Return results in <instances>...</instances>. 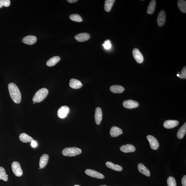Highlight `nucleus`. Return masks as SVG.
<instances>
[{
    "label": "nucleus",
    "instance_id": "24",
    "mask_svg": "<svg viewBox=\"0 0 186 186\" xmlns=\"http://www.w3.org/2000/svg\"><path fill=\"white\" fill-rule=\"evenodd\" d=\"M186 132V123L181 127L178 131L177 136L179 139H182L184 137Z\"/></svg>",
    "mask_w": 186,
    "mask_h": 186
},
{
    "label": "nucleus",
    "instance_id": "4",
    "mask_svg": "<svg viewBox=\"0 0 186 186\" xmlns=\"http://www.w3.org/2000/svg\"><path fill=\"white\" fill-rule=\"evenodd\" d=\"M11 168L13 173L16 176L20 177L22 175L23 171L19 162H13L11 164Z\"/></svg>",
    "mask_w": 186,
    "mask_h": 186
},
{
    "label": "nucleus",
    "instance_id": "15",
    "mask_svg": "<svg viewBox=\"0 0 186 186\" xmlns=\"http://www.w3.org/2000/svg\"><path fill=\"white\" fill-rule=\"evenodd\" d=\"M120 150L124 153H129L134 152L136 149L132 145L127 144L121 146Z\"/></svg>",
    "mask_w": 186,
    "mask_h": 186
},
{
    "label": "nucleus",
    "instance_id": "23",
    "mask_svg": "<svg viewBox=\"0 0 186 186\" xmlns=\"http://www.w3.org/2000/svg\"><path fill=\"white\" fill-rule=\"evenodd\" d=\"M61 58L59 56H55L50 58L47 62L46 65L48 66H52L56 65L60 61Z\"/></svg>",
    "mask_w": 186,
    "mask_h": 186
},
{
    "label": "nucleus",
    "instance_id": "3",
    "mask_svg": "<svg viewBox=\"0 0 186 186\" xmlns=\"http://www.w3.org/2000/svg\"><path fill=\"white\" fill-rule=\"evenodd\" d=\"M82 152L81 149L77 147L67 148L62 151L63 155L67 157H73L80 154Z\"/></svg>",
    "mask_w": 186,
    "mask_h": 186
},
{
    "label": "nucleus",
    "instance_id": "29",
    "mask_svg": "<svg viewBox=\"0 0 186 186\" xmlns=\"http://www.w3.org/2000/svg\"><path fill=\"white\" fill-rule=\"evenodd\" d=\"M69 18L71 20L73 21L81 22L82 21V18L81 16L77 14H73L70 16Z\"/></svg>",
    "mask_w": 186,
    "mask_h": 186
},
{
    "label": "nucleus",
    "instance_id": "7",
    "mask_svg": "<svg viewBox=\"0 0 186 186\" xmlns=\"http://www.w3.org/2000/svg\"><path fill=\"white\" fill-rule=\"evenodd\" d=\"M85 172L87 175L99 179H103L105 178V176L102 174L93 170L87 169Z\"/></svg>",
    "mask_w": 186,
    "mask_h": 186
},
{
    "label": "nucleus",
    "instance_id": "12",
    "mask_svg": "<svg viewBox=\"0 0 186 186\" xmlns=\"http://www.w3.org/2000/svg\"><path fill=\"white\" fill-rule=\"evenodd\" d=\"M90 37V35L88 33H82L77 34L75 38L76 40L79 42H84L88 40Z\"/></svg>",
    "mask_w": 186,
    "mask_h": 186
},
{
    "label": "nucleus",
    "instance_id": "10",
    "mask_svg": "<svg viewBox=\"0 0 186 186\" xmlns=\"http://www.w3.org/2000/svg\"><path fill=\"white\" fill-rule=\"evenodd\" d=\"M69 108L66 106H63L60 108L58 111V116L59 118L63 119L66 118L69 112Z\"/></svg>",
    "mask_w": 186,
    "mask_h": 186
},
{
    "label": "nucleus",
    "instance_id": "32",
    "mask_svg": "<svg viewBox=\"0 0 186 186\" xmlns=\"http://www.w3.org/2000/svg\"><path fill=\"white\" fill-rule=\"evenodd\" d=\"M103 45L105 48L107 49H109L111 46V43H110V41L109 40L105 41Z\"/></svg>",
    "mask_w": 186,
    "mask_h": 186
},
{
    "label": "nucleus",
    "instance_id": "1",
    "mask_svg": "<svg viewBox=\"0 0 186 186\" xmlns=\"http://www.w3.org/2000/svg\"><path fill=\"white\" fill-rule=\"evenodd\" d=\"M8 88L10 97L13 102L17 104L19 103L21 101V94L16 85L13 83H10L8 85Z\"/></svg>",
    "mask_w": 186,
    "mask_h": 186
},
{
    "label": "nucleus",
    "instance_id": "26",
    "mask_svg": "<svg viewBox=\"0 0 186 186\" xmlns=\"http://www.w3.org/2000/svg\"><path fill=\"white\" fill-rule=\"evenodd\" d=\"M115 1L114 0H106L105 1L104 8L105 11L109 12L111 10Z\"/></svg>",
    "mask_w": 186,
    "mask_h": 186
},
{
    "label": "nucleus",
    "instance_id": "11",
    "mask_svg": "<svg viewBox=\"0 0 186 186\" xmlns=\"http://www.w3.org/2000/svg\"><path fill=\"white\" fill-rule=\"evenodd\" d=\"M37 40L36 36L33 35L27 36L22 39V42L25 44L32 45L35 43Z\"/></svg>",
    "mask_w": 186,
    "mask_h": 186
},
{
    "label": "nucleus",
    "instance_id": "8",
    "mask_svg": "<svg viewBox=\"0 0 186 186\" xmlns=\"http://www.w3.org/2000/svg\"><path fill=\"white\" fill-rule=\"evenodd\" d=\"M123 106L127 109H134L139 106V103L136 101L129 100L124 101L123 103Z\"/></svg>",
    "mask_w": 186,
    "mask_h": 186
},
{
    "label": "nucleus",
    "instance_id": "33",
    "mask_svg": "<svg viewBox=\"0 0 186 186\" xmlns=\"http://www.w3.org/2000/svg\"><path fill=\"white\" fill-rule=\"evenodd\" d=\"M181 183L182 186H186V176L185 175L183 176L181 180Z\"/></svg>",
    "mask_w": 186,
    "mask_h": 186
},
{
    "label": "nucleus",
    "instance_id": "16",
    "mask_svg": "<svg viewBox=\"0 0 186 186\" xmlns=\"http://www.w3.org/2000/svg\"><path fill=\"white\" fill-rule=\"evenodd\" d=\"M123 130L120 128L118 127H112L110 131V134L112 137H117L122 134Z\"/></svg>",
    "mask_w": 186,
    "mask_h": 186
},
{
    "label": "nucleus",
    "instance_id": "36",
    "mask_svg": "<svg viewBox=\"0 0 186 186\" xmlns=\"http://www.w3.org/2000/svg\"><path fill=\"white\" fill-rule=\"evenodd\" d=\"M67 1L70 3H73L78 1L77 0H68Z\"/></svg>",
    "mask_w": 186,
    "mask_h": 186
},
{
    "label": "nucleus",
    "instance_id": "5",
    "mask_svg": "<svg viewBox=\"0 0 186 186\" xmlns=\"http://www.w3.org/2000/svg\"><path fill=\"white\" fill-rule=\"evenodd\" d=\"M149 143H150L151 148L153 150H157L159 147V143L157 139L151 135H148L147 136Z\"/></svg>",
    "mask_w": 186,
    "mask_h": 186
},
{
    "label": "nucleus",
    "instance_id": "21",
    "mask_svg": "<svg viewBox=\"0 0 186 186\" xmlns=\"http://www.w3.org/2000/svg\"><path fill=\"white\" fill-rule=\"evenodd\" d=\"M106 166L110 169L114 170V171H122L123 167L119 165L114 164V163L107 162L106 163Z\"/></svg>",
    "mask_w": 186,
    "mask_h": 186
},
{
    "label": "nucleus",
    "instance_id": "6",
    "mask_svg": "<svg viewBox=\"0 0 186 186\" xmlns=\"http://www.w3.org/2000/svg\"><path fill=\"white\" fill-rule=\"evenodd\" d=\"M132 54L135 60L139 63H143L144 58L143 55L137 48H134L133 50Z\"/></svg>",
    "mask_w": 186,
    "mask_h": 186
},
{
    "label": "nucleus",
    "instance_id": "31",
    "mask_svg": "<svg viewBox=\"0 0 186 186\" xmlns=\"http://www.w3.org/2000/svg\"><path fill=\"white\" fill-rule=\"evenodd\" d=\"M177 76L181 79H186V66H184L182 70L180 73L177 74Z\"/></svg>",
    "mask_w": 186,
    "mask_h": 186
},
{
    "label": "nucleus",
    "instance_id": "14",
    "mask_svg": "<svg viewBox=\"0 0 186 186\" xmlns=\"http://www.w3.org/2000/svg\"><path fill=\"white\" fill-rule=\"evenodd\" d=\"M179 124V122L175 120H167L165 121L164 124L165 128L170 129L177 126Z\"/></svg>",
    "mask_w": 186,
    "mask_h": 186
},
{
    "label": "nucleus",
    "instance_id": "30",
    "mask_svg": "<svg viewBox=\"0 0 186 186\" xmlns=\"http://www.w3.org/2000/svg\"><path fill=\"white\" fill-rule=\"evenodd\" d=\"M167 184L168 186H177L175 179L173 177L170 176L167 179Z\"/></svg>",
    "mask_w": 186,
    "mask_h": 186
},
{
    "label": "nucleus",
    "instance_id": "9",
    "mask_svg": "<svg viewBox=\"0 0 186 186\" xmlns=\"http://www.w3.org/2000/svg\"><path fill=\"white\" fill-rule=\"evenodd\" d=\"M166 20V15L165 11L162 10L160 11L157 19V23L158 26L162 27L164 25Z\"/></svg>",
    "mask_w": 186,
    "mask_h": 186
},
{
    "label": "nucleus",
    "instance_id": "18",
    "mask_svg": "<svg viewBox=\"0 0 186 186\" xmlns=\"http://www.w3.org/2000/svg\"><path fill=\"white\" fill-rule=\"evenodd\" d=\"M69 86L73 89H78L81 88L82 86V84L81 81L78 80L72 79L70 80Z\"/></svg>",
    "mask_w": 186,
    "mask_h": 186
},
{
    "label": "nucleus",
    "instance_id": "2",
    "mask_svg": "<svg viewBox=\"0 0 186 186\" xmlns=\"http://www.w3.org/2000/svg\"><path fill=\"white\" fill-rule=\"evenodd\" d=\"M48 90L47 88H41L38 90L34 94L33 99V102L40 103L42 102L46 98L48 94Z\"/></svg>",
    "mask_w": 186,
    "mask_h": 186
},
{
    "label": "nucleus",
    "instance_id": "28",
    "mask_svg": "<svg viewBox=\"0 0 186 186\" xmlns=\"http://www.w3.org/2000/svg\"><path fill=\"white\" fill-rule=\"evenodd\" d=\"M8 176L6 173L5 169L3 167H0V179L6 182L8 180Z\"/></svg>",
    "mask_w": 186,
    "mask_h": 186
},
{
    "label": "nucleus",
    "instance_id": "17",
    "mask_svg": "<svg viewBox=\"0 0 186 186\" xmlns=\"http://www.w3.org/2000/svg\"><path fill=\"white\" fill-rule=\"evenodd\" d=\"M49 158V155L47 154H44L41 156L39 163L40 169H43L46 166Z\"/></svg>",
    "mask_w": 186,
    "mask_h": 186
},
{
    "label": "nucleus",
    "instance_id": "20",
    "mask_svg": "<svg viewBox=\"0 0 186 186\" xmlns=\"http://www.w3.org/2000/svg\"><path fill=\"white\" fill-rule=\"evenodd\" d=\"M19 138L20 140L24 143L31 142L33 140V138L24 133L20 134Z\"/></svg>",
    "mask_w": 186,
    "mask_h": 186
},
{
    "label": "nucleus",
    "instance_id": "37",
    "mask_svg": "<svg viewBox=\"0 0 186 186\" xmlns=\"http://www.w3.org/2000/svg\"><path fill=\"white\" fill-rule=\"evenodd\" d=\"M74 186H80L79 185H74Z\"/></svg>",
    "mask_w": 186,
    "mask_h": 186
},
{
    "label": "nucleus",
    "instance_id": "25",
    "mask_svg": "<svg viewBox=\"0 0 186 186\" xmlns=\"http://www.w3.org/2000/svg\"><path fill=\"white\" fill-rule=\"evenodd\" d=\"M156 4V1L155 0L151 1L149 4L147 13L149 14H152L155 11Z\"/></svg>",
    "mask_w": 186,
    "mask_h": 186
},
{
    "label": "nucleus",
    "instance_id": "27",
    "mask_svg": "<svg viewBox=\"0 0 186 186\" xmlns=\"http://www.w3.org/2000/svg\"><path fill=\"white\" fill-rule=\"evenodd\" d=\"M177 4L179 10L183 13H186V1L184 0H179Z\"/></svg>",
    "mask_w": 186,
    "mask_h": 186
},
{
    "label": "nucleus",
    "instance_id": "34",
    "mask_svg": "<svg viewBox=\"0 0 186 186\" xmlns=\"http://www.w3.org/2000/svg\"><path fill=\"white\" fill-rule=\"evenodd\" d=\"M31 142V146L33 148H35L37 146V143L35 141L32 140Z\"/></svg>",
    "mask_w": 186,
    "mask_h": 186
},
{
    "label": "nucleus",
    "instance_id": "22",
    "mask_svg": "<svg viewBox=\"0 0 186 186\" xmlns=\"http://www.w3.org/2000/svg\"><path fill=\"white\" fill-rule=\"evenodd\" d=\"M110 90L112 93H120L125 90V88L123 86L120 85H113L110 87Z\"/></svg>",
    "mask_w": 186,
    "mask_h": 186
},
{
    "label": "nucleus",
    "instance_id": "13",
    "mask_svg": "<svg viewBox=\"0 0 186 186\" xmlns=\"http://www.w3.org/2000/svg\"><path fill=\"white\" fill-rule=\"evenodd\" d=\"M95 122L97 125H99L102 122V109L100 107L96 108L95 116Z\"/></svg>",
    "mask_w": 186,
    "mask_h": 186
},
{
    "label": "nucleus",
    "instance_id": "35",
    "mask_svg": "<svg viewBox=\"0 0 186 186\" xmlns=\"http://www.w3.org/2000/svg\"><path fill=\"white\" fill-rule=\"evenodd\" d=\"M4 0H0V8L4 6Z\"/></svg>",
    "mask_w": 186,
    "mask_h": 186
},
{
    "label": "nucleus",
    "instance_id": "39",
    "mask_svg": "<svg viewBox=\"0 0 186 186\" xmlns=\"http://www.w3.org/2000/svg\"><path fill=\"white\" fill-rule=\"evenodd\" d=\"M33 103H34V104H35V102H33Z\"/></svg>",
    "mask_w": 186,
    "mask_h": 186
},
{
    "label": "nucleus",
    "instance_id": "38",
    "mask_svg": "<svg viewBox=\"0 0 186 186\" xmlns=\"http://www.w3.org/2000/svg\"><path fill=\"white\" fill-rule=\"evenodd\" d=\"M107 186L106 185H100V186Z\"/></svg>",
    "mask_w": 186,
    "mask_h": 186
},
{
    "label": "nucleus",
    "instance_id": "19",
    "mask_svg": "<svg viewBox=\"0 0 186 186\" xmlns=\"http://www.w3.org/2000/svg\"><path fill=\"white\" fill-rule=\"evenodd\" d=\"M138 169L139 171L145 176H150L151 175L150 171L144 165L142 164H139L138 165Z\"/></svg>",
    "mask_w": 186,
    "mask_h": 186
}]
</instances>
